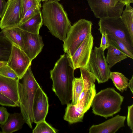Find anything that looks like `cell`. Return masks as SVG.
<instances>
[{"mask_svg":"<svg viewBox=\"0 0 133 133\" xmlns=\"http://www.w3.org/2000/svg\"><path fill=\"white\" fill-rule=\"evenodd\" d=\"M18 84L21 113L26 123L31 128L33 122L32 106L36 91L40 87L33 74L31 66L28 69Z\"/></svg>","mask_w":133,"mask_h":133,"instance_id":"cell-3","label":"cell"},{"mask_svg":"<svg viewBox=\"0 0 133 133\" xmlns=\"http://www.w3.org/2000/svg\"><path fill=\"white\" fill-rule=\"evenodd\" d=\"M98 30L101 34L114 36L121 41L133 54V41L131 39L121 16L108 17L99 19Z\"/></svg>","mask_w":133,"mask_h":133,"instance_id":"cell-6","label":"cell"},{"mask_svg":"<svg viewBox=\"0 0 133 133\" xmlns=\"http://www.w3.org/2000/svg\"><path fill=\"white\" fill-rule=\"evenodd\" d=\"M1 127V125H0V127Z\"/></svg>","mask_w":133,"mask_h":133,"instance_id":"cell-41","label":"cell"},{"mask_svg":"<svg viewBox=\"0 0 133 133\" xmlns=\"http://www.w3.org/2000/svg\"><path fill=\"white\" fill-rule=\"evenodd\" d=\"M49 0H42L41 1L42 2H44L45 1H49ZM56 0L59 2V1H60L61 0Z\"/></svg>","mask_w":133,"mask_h":133,"instance_id":"cell-38","label":"cell"},{"mask_svg":"<svg viewBox=\"0 0 133 133\" xmlns=\"http://www.w3.org/2000/svg\"><path fill=\"white\" fill-rule=\"evenodd\" d=\"M49 107L48 97L40 86L36 91L33 101V122L36 124L45 120Z\"/></svg>","mask_w":133,"mask_h":133,"instance_id":"cell-14","label":"cell"},{"mask_svg":"<svg viewBox=\"0 0 133 133\" xmlns=\"http://www.w3.org/2000/svg\"><path fill=\"white\" fill-rule=\"evenodd\" d=\"M10 114L7 109L3 107H0V125H3L8 118Z\"/></svg>","mask_w":133,"mask_h":133,"instance_id":"cell-32","label":"cell"},{"mask_svg":"<svg viewBox=\"0 0 133 133\" xmlns=\"http://www.w3.org/2000/svg\"><path fill=\"white\" fill-rule=\"evenodd\" d=\"M121 17L132 41H133V8L130 4H126Z\"/></svg>","mask_w":133,"mask_h":133,"instance_id":"cell-22","label":"cell"},{"mask_svg":"<svg viewBox=\"0 0 133 133\" xmlns=\"http://www.w3.org/2000/svg\"><path fill=\"white\" fill-rule=\"evenodd\" d=\"M40 3H41V2L42 0H38Z\"/></svg>","mask_w":133,"mask_h":133,"instance_id":"cell-39","label":"cell"},{"mask_svg":"<svg viewBox=\"0 0 133 133\" xmlns=\"http://www.w3.org/2000/svg\"><path fill=\"white\" fill-rule=\"evenodd\" d=\"M74 71L69 57L65 53L61 55L50 71L52 89L63 105H66L72 100Z\"/></svg>","mask_w":133,"mask_h":133,"instance_id":"cell-1","label":"cell"},{"mask_svg":"<svg viewBox=\"0 0 133 133\" xmlns=\"http://www.w3.org/2000/svg\"><path fill=\"white\" fill-rule=\"evenodd\" d=\"M84 89V83L82 77H74L72 82L71 104L74 105L76 104L79 96Z\"/></svg>","mask_w":133,"mask_h":133,"instance_id":"cell-24","label":"cell"},{"mask_svg":"<svg viewBox=\"0 0 133 133\" xmlns=\"http://www.w3.org/2000/svg\"><path fill=\"white\" fill-rule=\"evenodd\" d=\"M110 44L112 45L125 54L128 57L133 59V54L130 52L125 45L120 40L112 36L108 35Z\"/></svg>","mask_w":133,"mask_h":133,"instance_id":"cell-25","label":"cell"},{"mask_svg":"<svg viewBox=\"0 0 133 133\" xmlns=\"http://www.w3.org/2000/svg\"><path fill=\"white\" fill-rule=\"evenodd\" d=\"M126 117L119 115L98 125H93L89 129V133H115L124 126Z\"/></svg>","mask_w":133,"mask_h":133,"instance_id":"cell-16","label":"cell"},{"mask_svg":"<svg viewBox=\"0 0 133 133\" xmlns=\"http://www.w3.org/2000/svg\"><path fill=\"white\" fill-rule=\"evenodd\" d=\"M31 62L22 50L13 44L7 65L15 72L19 79L31 66Z\"/></svg>","mask_w":133,"mask_h":133,"instance_id":"cell-13","label":"cell"},{"mask_svg":"<svg viewBox=\"0 0 133 133\" xmlns=\"http://www.w3.org/2000/svg\"><path fill=\"white\" fill-rule=\"evenodd\" d=\"M17 80L0 75V104L19 107L18 84Z\"/></svg>","mask_w":133,"mask_h":133,"instance_id":"cell-10","label":"cell"},{"mask_svg":"<svg viewBox=\"0 0 133 133\" xmlns=\"http://www.w3.org/2000/svg\"><path fill=\"white\" fill-rule=\"evenodd\" d=\"M124 97L112 88H108L95 95L91 106L95 115L107 118L119 112Z\"/></svg>","mask_w":133,"mask_h":133,"instance_id":"cell-4","label":"cell"},{"mask_svg":"<svg viewBox=\"0 0 133 133\" xmlns=\"http://www.w3.org/2000/svg\"><path fill=\"white\" fill-rule=\"evenodd\" d=\"M2 133V131H0V133Z\"/></svg>","mask_w":133,"mask_h":133,"instance_id":"cell-40","label":"cell"},{"mask_svg":"<svg viewBox=\"0 0 133 133\" xmlns=\"http://www.w3.org/2000/svg\"><path fill=\"white\" fill-rule=\"evenodd\" d=\"M41 6H35L28 9L22 18L19 25L26 21L41 11Z\"/></svg>","mask_w":133,"mask_h":133,"instance_id":"cell-29","label":"cell"},{"mask_svg":"<svg viewBox=\"0 0 133 133\" xmlns=\"http://www.w3.org/2000/svg\"><path fill=\"white\" fill-rule=\"evenodd\" d=\"M96 94L95 84L88 90L83 98L76 104H67L64 119L70 124L82 122L84 114L91 106L93 99Z\"/></svg>","mask_w":133,"mask_h":133,"instance_id":"cell-7","label":"cell"},{"mask_svg":"<svg viewBox=\"0 0 133 133\" xmlns=\"http://www.w3.org/2000/svg\"><path fill=\"white\" fill-rule=\"evenodd\" d=\"M22 30L24 43L23 51L32 61L42 50L44 45L42 38L39 34Z\"/></svg>","mask_w":133,"mask_h":133,"instance_id":"cell-15","label":"cell"},{"mask_svg":"<svg viewBox=\"0 0 133 133\" xmlns=\"http://www.w3.org/2000/svg\"><path fill=\"white\" fill-rule=\"evenodd\" d=\"M94 39L91 33L89 34L72 56L69 57L74 70L81 68L89 70L88 64L93 51Z\"/></svg>","mask_w":133,"mask_h":133,"instance_id":"cell-11","label":"cell"},{"mask_svg":"<svg viewBox=\"0 0 133 133\" xmlns=\"http://www.w3.org/2000/svg\"><path fill=\"white\" fill-rule=\"evenodd\" d=\"M128 87L130 89L132 93H133V76L132 75L131 79L129 80L128 83Z\"/></svg>","mask_w":133,"mask_h":133,"instance_id":"cell-35","label":"cell"},{"mask_svg":"<svg viewBox=\"0 0 133 133\" xmlns=\"http://www.w3.org/2000/svg\"><path fill=\"white\" fill-rule=\"evenodd\" d=\"M91 10L99 19L121 16L126 4L117 0H87Z\"/></svg>","mask_w":133,"mask_h":133,"instance_id":"cell-8","label":"cell"},{"mask_svg":"<svg viewBox=\"0 0 133 133\" xmlns=\"http://www.w3.org/2000/svg\"><path fill=\"white\" fill-rule=\"evenodd\" d=\"M92 23L85 19H79L72 25L63 42L64 51L71 57L89 34L91 33Z\"/></svg>","mask_w":133,"mask_h":133,"instance_id":"cell-5","label":"cell"},{"mask_svg":"<svg viewBox=\"0 0 133 133\" xmlns=\"http://www.w3.org/2000/svg\"><path fill=\"white\" fill-rule=\"evenodd\" d=\"M25 123L21 113H14L10 114L6 122L0 127L2 133H12L21 129Z\"/></svg>","mask_w":133,"mask_h":133,"instance_id":"cell-17","label":"cell"},{"mask_svg":"<svg viewBox=\"0 0 133 133\" xmlns=\"http://www.w3.org/2000/svg\"><path fill=\"white\" fill-rule=\"evenodd\" d=\"M81 76L83 80L84 90H87L91 88L96 81V79L91 72L84 68H80Z\"/></svg>","mask_w":133,"mask_h":133,"instance_id":"cell-26","label":"cell"},{"mask_svg":"<svg viewBox=\"0 0 133 133\" xmlns=\"http://www.w3.org/2000/svg\"><path fill=\"white\" fill-rule=\"evenodd\" d=\"M118 1L124 3L126 4L127 3H132L133 0H117Z\"/></svg>","mask_w":133,"mask_h":133,"instance_id":"cell-36","label":"cell"},{"mask_svg":"<svg viewBox=\"0 0 133 133\" xmlns=\"http://www.w3.org/2000/svg\"><path fill=\"white\" fill-rule=\"evenodd\" d=\"M57 131L45 120L36 123L35 128L33 130V133H56Z\"/></svg>","mask_w":133,"mask_h":133,"instance_id":"cell-27","label":"cell"},{"mask_svg":"<svg viewBox=\"0 0 133 133\" xmlns=\"http://www.w3.org/2000/svg\"><path fill=\"white\" fill-rule=\"evenodd\" d=\"M7 2L5 0H0V18L2 17L5 11Z\"/></svg>","mask_w":133,"mask_h":133,"instance_id":"cell-34","label":"cell"},{"mask_svg":"<svg viewBox=\"0 0 133 133\" xmlns=\"http://www.w3.org/2000/svg\"><path fill=\"white\" fill-rule=\"evenodd\" d=\"M133 104L128 107L127 124L133 132Z\"/></svg>","mask_w":133,"mask_h":133,"instance_id":"cell-31","label":"cell"},{"mask_svg":"<svg viewBox=\"0 0 133 133\" xmlns=\"http://www.w3.org/2000/svg\"><path fill=\"white\" fill-rule=\"evenodd\" d=\"M107 49L105 58L110 68L128 57L125 54L112 45L110 44Z\"/></svg>","mask_w":133,"mask_h":133,"instance_id":"cell-20","label":"cell"},{"mask_svg":"<svg viewBox=\"0 0 133 133\" xmlns=\"http://www.w3.org/2000/svg\"><path fill=\"white\" fill-rule=\"evenodd\" d=\"M0 75L15 79H19L15 72L7 64L0 68Z\"/></svg>","mask_w":133,"mask_h":133,"instance_id":"cell-28","label":"cell"},{"mask_svg":"<svg viewBox=\"0 0 133 133\" xmlns=\"http://www.w3.org/2000/svg\"><path fill=\"white\" fill-rule=\"evenodd\" d=\"M109 78L111 79L116 88L122 92L127 90L128 79L123 74L118 72H110Z\"/></svg>","mask_w":133,"mask_h":133,"instance_id":"cell-23","label":"cell"},{"mask_svg":"<svg viewBox=\"0 0 133 133\" xmlns=\"http://www.w3.org/2000/svg\"><path fill=\"white\" fill-rule=\"evenodd\" d=\"M88 70L98 83L105 82L110 79V68L106 59L104 51L100 47L95 46L88 64Z\"/></svg>","mask_w":133,"mask_h":133,"instance_id":"cell-9","label":"cell"},{"mask_svg":"<svg viewBox=\"0 0 133 133\" xmlns=\"http://www.w3.org/2000/svg\"><path fill=\"white\" fill-rule=\"evenodd\" d=\"M102 37L100 47L102 50H104L107 49L110 44L108 42V35L105 32H103L101 34Z\"/></svg>","mask_w":133,"mask_h":133,"instance_id":"cell-33","label":"cell"},{"mask_svg":"<svg viewBox=\"0 0 133 133\" xmlns=\"http://www.w3.org/2000/svg\"><path fill=\"white\" fill-rule=\"evenodd\" d=\"M58 2H44L41 12L43 24L53 35L64 42L72 25L66 12Z\"/></svg>","mask_w":133,"mask_h":133,"instance_id":"cell-2","label":"cell"},{"mask_svg":"<svg viewBox=\"0 0 133 133\" xmlns=\"http://www.w3.org/2000/svg\"><path fill=\"white\" fill-rule=\"evenodd\" d=\"M35 6H41V3L39 2L38 0H22V17L28 9L32 7Z\"/></svg>","mask_w":133,"mask_h":133,"instance_id":"cell-30","label":"cell"},{"mask_svg":"<svg viewBox=\"0 0 133 133\" xmlns=\"http://www.w3.org/2000/svg\"><path fill=\"white\" fill-rule=\"evenodd\" d=\"M7 62L0 61V68L3 66L7 64Z\"/></svg>","mask_w":133,"mask_h":133,"instance_id":"cell-37","label":"cell"},{"mask_svg":"<svg viewBox=\"0 0 133 133\" xmlns=\"http://www.w3.org/2000/svg\"><path fill=\"white\" fill-rule=\"evenodd\" d=\"M2 31L13 45L23 50L24 43L22 30L17 26L6 28Z\"/></svg>","mask_w":133,"mask_h":133,"instance_id":"cell-18","label":"cell"},{"mask_svg":"<svg viewBox=\"0 0 133 133\" xmlns=\"http://www.w3.org/2000/svg\"><path fill=\"white\" fill-rule=\"evenodd\" d=\"M12 45V43L2 31L0 32V61L8 62Z\"/></svg>","mask_w":133,"mask_h":133,"instance_id":"cell-21","label":"cell"},{"mask_svg":"<svg viewBox=\"0 0 133 133\" xmlns=\"http://www.w3.org/2000/svg\"><path fill=\"white\" fill-rule=\"evenodd\" d=\"M22 0H8L3 15L0 20V28L18 26L22 17Z\"/></svg>","mask_w":133,"mask_h":133,"instance_id":"cell-12","label":"cell"},{"mask_svg":"<svg viewBox=\"0 0 133 133\" xmlns=\"http://www.w3.org/2000/svg\"><path fill=\"white\" fill-rule=\"evenodd\" d=\"M43 24L41 11L32 18L17 26L21 30L34 34H39Z\"/></svg>","mask_w":133,"mask_h":133,"instance_id":"cell-19","label":"cell"}]
</instances>
